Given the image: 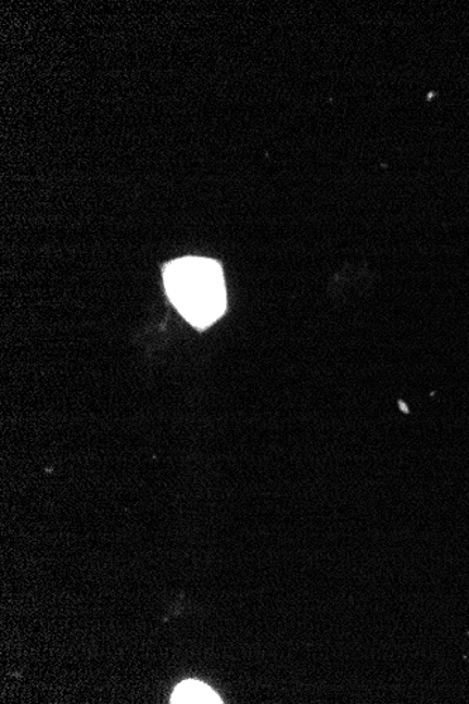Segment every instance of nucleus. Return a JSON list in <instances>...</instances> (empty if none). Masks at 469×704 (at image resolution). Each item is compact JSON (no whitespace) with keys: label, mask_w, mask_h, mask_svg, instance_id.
I'll return each mask as SVG.
<instances>
[{"label":"nucleus","mask_w":469,"mask_h":704,"mask_svg":"<svg viewBox=\"0 0 469 704\" xmlns=\"http://www.w3.org/2000/svg\"><path fill=\"white\" fill-rule=\"evenodd\" d=\"M170 703L177 704H194V703H223L221 697L213 691L207 684L198 681H186L180 683L172 694Z\"/></svg>","instance_id":"f03ea898"},{"label":"nucleus","mask_w":469,"mask_h":704,"mask_svg":"<svg viewBox=\"0 0 469 704\" xmlns=\"http://www.w3.org/2000/svg\"><path fill=\"white\" fill-rule=\"evenodd\" d=\"M167 297L186 319L199 329L208 328L227 309L221 266L212 259L181 257L164 269Z\"/></svg>","instance_id":"f257e3e1"}]
</instances>
